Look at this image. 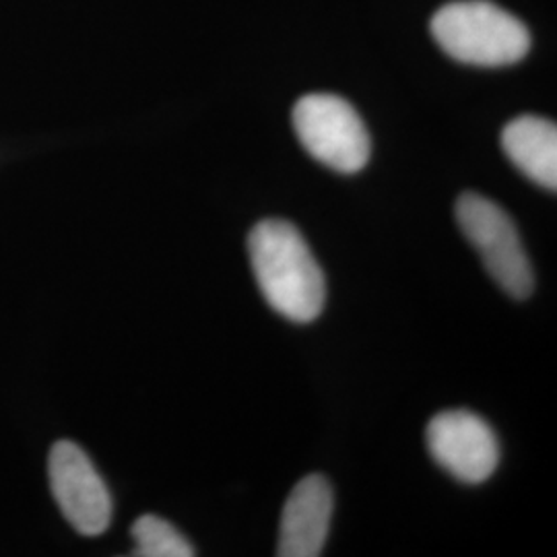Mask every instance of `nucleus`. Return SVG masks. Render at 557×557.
I'll return each instance as SVG.
<instances>
[{
	"label": "nucleus",
	"instance_id": "nucleus-6",
	"mask_svg": "<svg viewBox=\"0 0 557 557\" xmlns=\"http://www.w3.org/2000/svg\"><path fill=\"white\" fill-rule=\"evenodd\" d=\"M425 442L440 467L462 483L478 485L498 469V436L471 411H442L428 423Z\"/></svg>",
	"mask_w": 557,
	"mask_h": 557
},
{
	"label": "nucleus",
	"instance_id": "nucleus-9",
	"mask_svg": "<svg viewBox=\"0 0 557 557\" xmlns=\"http://www.w3.org/2000/svg\"><path fill=\"white\" fill-rule=\"evenodd\" d=\"M131 535L135 541V556L140 557H193L195 549L188 543V539L180 533L174 524L168 520L145 515L140 517Z\"/></svg>",
	"mask_w": 557,
	"mask_h": 557
},
{
	"label": "nucleus",
	"instance_id": "nucleus-2",
	"mask_svg": "<svg viewBox=\"0 0 557 557\" xmlns=\"http://www.w3.org/2000/svg\"><path fill=\"white\" fill-rule=\"evenodd\" d=\"M432 36L440 48L465 64L508 66L531 50V32L492 0H455L432 20Z\"/></svg>",
	"mask_w": 557,
	"mask_h": 557
},
{
	"label": "nucleus",
	"instance_id": "nucleus-8",
	"mask_svg": "<svg viewBox=\"0 0 557 557\" xmlns=\"http://www.w3.org/2000/svg\"><path fill=\"white\" fill-rule=\"evenodd\" d=\"M502 149L539 186L557 190V126L541 116H518L502 131Z\"/></svg>",
	"mask_w": 557,
	"mask_h": 557
},
{
	"label": "nucleus",
	"instance_id": "nucleus-3",
	"mask_svg": "<svg viewBox=\"0 0 557 557\" xmlns=\"http://www.w3.org/2000/svg\"><path fill=\"white\" fill-rule=\"evenodd\" d=\"M455 213L460 232L473 244L499 287L510 298H529L535 275L510 215L494 200L475 193H465L457 200Z\"/></svg>",
	"mask_w": 557,
	"mask_h": 557
},
{
	"label": "nucleus",
	"instance_id": "nucleus-5",
	"mask_svg": "<svg viewBox=\"0 0 557 557\" xmlns=\"http://www.w3.org/2000/svg\"><path fill=\"white\" fill-rule=\"evenodd\" d=\"M48 475L62 517L85 535L98 537L108 531L114 502L91 458L75 442L60 440L48 458Z\"/></svg>",
	"mask_w": 557,
	"mask_h": 557
},
{
	"label": "nucleus",
	"instance_id": "nucleus-7",
	"mask_svg": "<svg viewBox=\"0 0 557 557\" xmlns=\"http://www.w3.org/2000/svg\"><path fill=\"white\" fill-rule=\"evenodd\" d=\"M335 510L333 487L322 475H308L292 490L283 506L278 557H317L322 554Z\"/></svg>",
	"mask_w": 557,
	"mask_h": 557
},
{
	"label": "nucleus",
	"instance_id": "nucleus-4",
	"mask_svg": "<svg viewBox=\"0 0 557 557\" xmlns=\"http://www.w3.org/2000/svg\"><path fill=\"white\" fill-rule=\"evenodd\" d=\"M294 128L304 149L338 174H358L372 153L358 110L333 94H310L294 108Z\"/></svg>",
	"mask_w": 557,
	"mask_h": 557
},
{
	"label": "nucleus",
	"instance_id": "nucleus-1",
	"mask_svg": "<svg viewBox=\"0 0 557 557\" xmlns=\"http://www.w3.org/2000/svg\"><path fill=\"white\" fill-rule=\"evenodd\" d=\"M248 255L260 292L277 314L299 324L319 319L326 281L294 223L259 221L248 236Z\"/></svg>",
	"mask_w": 557,
	"mask_h": 557
}]
</instances>
